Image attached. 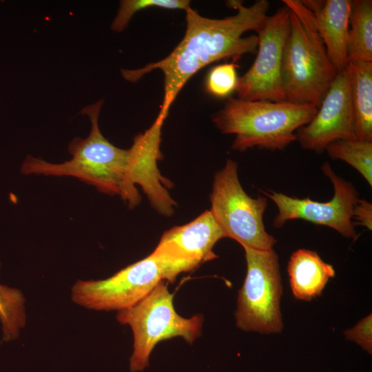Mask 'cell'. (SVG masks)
<instances>
[{
    "mask_svg": "<svg viewBox=\"0 0 372 372\" xmlns=\"http://www.w3.org/2000/svg\"><path fill=\"white\" fill-rule=\"evenodd\" d=\"M372 229V205L365 199H359L353 207L352 221Z\"/></svg>",
    "mask_w": 372,
    "mask_h": 372,
    "instance_id": "cell-22",
    "label": "cell"
},
{
    "mask_svg": "<svg viewBox=\"0 0 372 372\" xmlns=\"http://www.w3.org/2000/svg\"><path fill=\"white\" fill-rule=\"evenodd\" d=\"M173 297L162 281L137 304L118 311L117 321L130 326L133 332L131 372L142 371L148 366L150 354L158 342L182 337L192 344L201 335L203 316L196 314L189 318L179 316Z\"/></svg>",
    "mask_w": 372,
    "mask_h": 372,
    "instance_id": "cell-5",
    "label": "cell"
},
{
    "mask_svg": "<svg viewBox=\"0 0 372 372\" xmlns=\"http://www.w3.org/2000/svg\"><path fill=\"white\" fill-rule=\"evenodd\" d=\"M227 4L237 12L223 19L207 18L188 7L185 10V35L167 56L141 68L121 70L130 82H136L154 70L163 72L164 94L158 116L166 118L183 87L203 67L225 59L236 61L245 54L256 52L257 35L244 34L248 31L257 32L263 26L269 16V2L257 0L245 6L241 1H229Z\"/></svg>",
    "mask_w": 372,
    "mask_h": 372,
    "instance_id": "cell-1",
    "label": "cell"
},
{
    "mask_svg": "<svg viewBox=\"0 0 372 372\" xmlns=\"http://www.w3.org/2000/svg\"><path fill=\"white\" fill-rule=\"evenodd\" d=\"M322 170L334 188L333 196L328 202H318L309 198H298L273 191L263 192L278 209L273 225L280 228L288 220L302 219L327 226L345 238L355 240L358 234L352 221V213L360 199L358 192L351 182L338 176L329 163L322 165Z\"/></svg>",
    "mask_w": 372,
    "mask_h": 372,
    "instance_id": "cell-10",
    "label": "cell"
},
{
    "mask_svg": "<svg viewBox=\"0 0 372 372\" xmlns=\"http://www.w3.org/2000/svg\"><path fill=\"white\" fill-rule=\"evenodd\" d=\"M371 322L372 315L369 314L344 332L347 340L357 343L370 354L372 352Z\"/></svg>",
    "mask_w": 372,
    "mask_h": 372,
    "instance_id": "cell-21",
    "label": "cell"
},
{
    "mask_svg": "<svg viewBox=\"0 0 372 372\" xmlns=\"http://www.w3.org/2000/svg\"><path fill=\"white\" fill-rule=\"evenodd\" d=\"M190 6L187 0H123L120 1L118 12L113 20L111 29L122 32L128 25L137 12L148 8H161L169 10H184Z\"/></svg>",
    "mask_w": 372,
    "mask_h": 372,
    "instance_id": "cell-19",
    "label": "cell"
},
{
    "mask_svg": "<svg viewBox=\"0 0 372 372\" xmlns=\"http://www.w3.org/2000/svg\"><path fill=\"white\" fill-rule=\"evenodd\" d=\"M0 262V268H1ZM25 299L17 288L0 284V323L2 340H16L26 324Z\"/></svg>",
    "mask_w": 372,
    "mask_h": 372,
    "instance_id": "cell-17",
    "label": "cell"
},
{
    "mask_svg": "<svg viewBox=\"0 0 372 372\" xmlns=\"http://www.w3.org/2000/svg\"><path fill=\"white\" fill-rule=\"evenodd\" d=\"M282 2L290 11L281 69L285 101L318 107L337 72L328 58L312 12L302 1Z\"/></svg>",
    "mask_w": 372,
    "mask_h": 372,
    "instance_id": "cell-4",
    "label": "cell"
},
{
    "mask_svg": "<svg viewBox=\"0 0 372 372\" xmlns=\"http://www.w3.org/2000/svg\"><path fill=\"white\" fill-rule=\"evenodd\" d=\"M103 103L101 100L82 109L91 122L90 132L87 138L76 137L69 143V161L52 163L28 156L21 171L25 175L74 177L101 192L119 196L130 207H134L141 196L134 183L130 151L116 147L101 132L99 116Z\"/></svg>",
    "mask_w": 372,
    "mask_h": 372,
    "instance_id": "cell-2",
    "label": "cell"
},
{
    "mask_svg": "<svg viewBox=\"0 0 372 372\" xmlns=\"http://www.w3.org/2000/svg\"><path fill=\"white\" fill-rule=\"evenodd\" d=\"M287 271L293 296L304 301L320 296L335 274L333 267L323 261L316 251L305 249H299L291 254Z\"/></svg>",
    "mask_w": 372,
    "mask_h": 372,
    "instance_id": "cell-14",
    "label": "cell"
},
{
    "mask_svg": "<svg viewBox=\"0 0 372 372\" xmlns=\"http://www.w3.org/2000/svg\"><path fill=\"white\" fill-rule=\"evenodd\" d=\"M348 63L372 62V1L353 0L349 17Z\"/></svg>",
    "mask_w": 372,
    "mask_h": 372,
    "instance_id": "cell-16",
    "label": "cell"
},
{
    "mask_svg": "<svg viewBox=\"0 0 372 372\" xmlns=\"http://www.w3.org/2000/svg\"><path fill=\"white\" fill-rule=\"evenodd\" d=\"M243 248L247 273L238 292L236 324L245 331L280 333L282 286L278 254L273 249Z\"/></svg>",
    "mask_w": 372,
    "mask_h": 372,
    "instance_id": "cell-8",
    "label": "cell"
},
{
    "mask_svg": "<svg viewBox=\"0 0 372 372\" xmlns=\"http://www.w3.org/2000/svg\"><path fill=\"white\" fill-rule=\"evenodd\" d=\"M317 110L312 104L228 97L212 120L222 133L236 136L234 150L255 147L282 150L296 141L295 132L306 125Z\"/></svg>",
    "mask_w": 372,
    "mask_h": 372,
    "instance_id": "cell-3",
    "label": "cell"
},
{
    "mask_svg": "<svg viewBox=\"0 0 372 372\" xmlns=\"http://www.w3.org/2000/svg\"><path fill=\"white\" fill-rule=\"evenodd\" d=\"M210 200V211L227 237L242 247L273 249L276 239L267 232L263 223L267 198H254L245 192L239 181L238 165L233 160L228 159L215 174Z\"/></svg>",
    "mask_w": 372,
    "mask_h": 372,
    "instance_id": "cell-7",
    "label": "cell"
},
{
    "mask_svg": "<svg viewBox=\"0 0 372 372\" xmlns=\"http://www.w3.org/2000/svg\"><path fill=\"white\" fill-rule=\"evenodd\" d=\"M179 273L170 262L151 253L106 279L77 280L71 298L87 309L119 311L137 304L161 282H173Z\"/></svg>",
    "mask_w": 372,
    "mask_h": 372,
    "instance_id": "cell-6",
    "label": "cell"
},
{
    "mask_svg": "<svg viewBox=\"0 0 372 372\" xmlns=\"http://www.w3.org/2000/svg\"><path fill=\"white\" fill-rule=\"evenodd\" d=\"M296 138L303 149L317 153L335 141L356 138L348 66L337 73L317 112Z\"/></svg>",
    "mask_w": 372,
    "mask_h": 372,
    "instance_id": "cell-11",
    "label": "cell"
},
{
    "mask_svg": "<svg viewBox=\"0 0 372 372\" xmlns=\"http://www.w3.org/2000/svg\"><path fill=\"white\" fill-rule=\"evenodd\" d=\"M325 150L330 158L351 165L372 186V141L341 139L330 143Z\"/></svg>",
    "mask_w": 372,
    "mask_h": 372,
    "instance_id": "cell-18",
    "label": "cell"
},
{
    "mask_svg": "<svg viewBox=\"0 0 372 372\" xmlns=\"http://www.w3.org/2000/svg\"><path fill=\"white\" fill-rule=\"evenodd\" d=\"M237 68L238 65L234 63L214 67L205 82L207 92L216 97L224 98L236 91L238 80Z\"/></svg>",
    "mask_w": 372,
    "mask_h": 372,
    "instance_id": "cell-20",
    "label": "cell"
},
{
    "mask_svg": "<svg viewBox=\"0 0 372 372\" xmlns=\"http://www.w3.org/2000/svg\"><path fill=\"white\" fill-rule=\"evenodd\" d=\"M227 238L210 210L192 222L166 231L152 252L173 265L180 273L218 258L213 251L216 243Z\"/></svg>",
    "mask_w": 372,
    "mask_h": 372,
    "instance_id": "cell-12",
    "label": "cell"
},
{
    "mask_svg": "<svg viewBox=\"0 0 372 372\" xmlns=\"http://www.w3.org/2000/svg\"><path fill=\"white\" fill-rule=\"evenodd\" d=\"M290 25V11L286 6L268 16L256 32V57L250 68L238 77L236 92L247 101H285L281 69L284 46Z\"/></svg>",
    "mask_w": 372,
    "mask_h": 372,
    "instance_id": "cell-9",
    "label": "cell"
},
{
    "mask_svg": "<svg viewBox=\"0 0 372 372\" xmlns=\"http://www.w3.org/2000/svg\"><path fill=\"white\" fill-rule=\"evenodd\" d=\"M313 13L317 30L336 72L348 64L347 45L351 0L302 1Z\"/></svg>",
    "mask_w": 372,
    "mask_h": 372,
    "instance_id": "cell-13",
    "label": "cell"
},
{
    "mask_svg": "<svg viewBox=\"0 0 372 372\" xmlns=\"http://www.w3.org/2000/svg\"><path fill=\"white\" fill-rule=\"evenodd\" d=\"M347 66L355 138L372 141V62L351 61Z\"/></svg>",
    "mask_w": 372,
    "mask_h": 372,
    "instance_id": "cell-15",
    "label": "cell"
}]
</instances>
